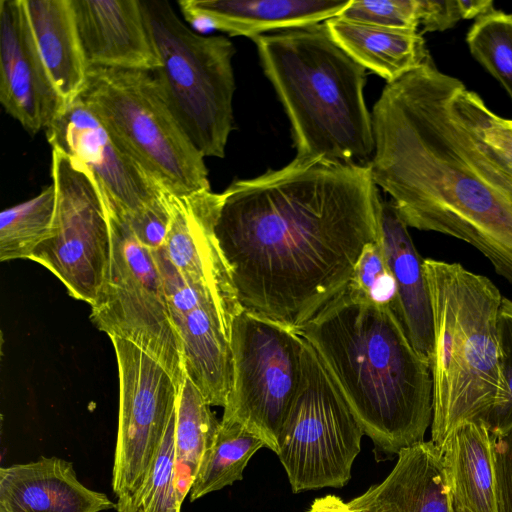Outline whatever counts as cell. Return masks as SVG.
Segmentation results:
<instances>
[{
    "instance_id": "obj_1",
    "label": "cell",
    "mask_w": 512,
    "mask_h": 512,
    "mask_svg": "<svg viewBox=\"0 0 512 512\" xmlns=\"http://www.w3.org/2000/svg\"><path fill=\"white\" fill-rule=\"evenodd\" d=\"M368 165L295 158L233 182L215 221L241 309L297 331L347 286L380 235Z\"/></svg>"
},
{
    "instance_id": "obj_2",
    "label": "cell",
    "mask_w": 512,
    "mask_h": 512,
    "mask_svg": "<svg viewBox=\"0 0 512 512\" xmlns=\"http://www.w3.org/2000/svg\"><path fill=\"white\" fill-rule=\"evenodd\" d=\"M488 109L431 59L382 90L368 167L407 226L467 242L512 283V165L486 139Z\"/></svg>"
},
{
    "instance_id": "obj_3",
    "label": "cell",
    "mask_w": 512,
    "mask_h": 512,
    "mask_svg": "<svg viewBox=\"0 0 512 512\" xmlns=\"http://www.w3.org/2000/svg\"><path fill=\"white\" fill-rule=\"evenodd\" d=\"M296 332L380 451L398 454L424 441L433 418L431 363L390 308L345 288Z\"/></svg>"
},
{
    "instance_id": "obj_4",
    "label": "cell",
    "mask_w": 512,
    "mask_h": 512,
    "mask_svg": "<svg viewBox=\"0 0 512 512\" xmlns=\"http://www.w3.org/2000/svg\"><path fill=\"white\" fill-rule=\"evenodd\" d=\"M252 40L291 123L295 158L368 165L375 141L365 68L335 43L325 23Z\"/></svg>"
},
{
    "instance_id": "obj_5",
    "label": "cell",
    "mask_w": 512,
    "mask_h": 512,
    "mask_svg": "<svg viewBox=\"0 0 512 512\" xmlns=\"http://www.w3.org/2000/svg\"><path fill=\"white\" fill-rule=\"evenodd\" d=\"M433 315V418L439 448L467 421H484L502 395L498 314L503 296L459 263L424 259Z\"/></svg>"
},
{
    "instance_id": "obj_6",
    "label": "cell",
    "mask_w": 512,
    "mask_h": 512,
    "mask_svg": "<svg viewBox=\"0 0 512 512\" xmlns=\"http://www.w3.org/2000/svg\"><path fill=\"white\" fill-rule=\"evenodd\" d=\"M141 5L160 60L151 74L165 102L204 157L223 158L233 123V43L197 33L167 1Z\"/></svg>"
},
{
    "instance_id": "obj_7",
    "label": "cell",
    "mask_w": 512,
    "mask_h": 512,
    "mask_svg": "<svg viewBox=\"0 0 512 512\" xmlns=\"http://www.w3.org/2000/svg\"><path fill=\"white\" fill-rule=\"evenodd\" d=\"M80 97L165 192L210 190L204 156L165 102L151 72L90 67Z\"/></svg>"
},
{
    "instance_id": "obj_8",
    "label": "cell",
    "mask_w": 512,
    "mask_h": 512,
    "mask_svg": "<svg viewBox=\"0 0 512 512\" xmlns=\"http://www.w3.org/2000/svg\"><path fill=\"white\" fill-rule=\"evenodd\" d=\"M229 341L232 381L222 420L241 424L278 454L300 384L304 339L241 309L232 321Z\"/></svg>"
},
{
    "instance_id": "obj_9",
    "label": "cell",
    "mask_w": 512,
    "mask_h": 512,
    "mask_svg": "<svg viewBox=\"0 0 512 512\" xmlns=\"http://www.w3.org/2000/svg\"><path fill=\"white\" fill-rule=\"evenodd\" d=\"M304 342L300 384L277 454L294 493L346 485L364 435L317 353Z\"/></svg>"
},
{
    "instance_id": "obj_10",
    "label": "cell",
    "mask_w": 512,
    "mask_h": 512,
    "mask_svg": "<svg viewBox=\"0 0 512 512\" xmlns=\"http://www.w3.org/2000/svg\"><path fill=\"white\" fill-rule=\"evenodd\" d=\"M104 201L112 255L107 281L91 306V321L109 337L128 340L144 350L181 386L185 379L181 342L156 262L125 218Z\"/></svg>"
},
{
    "instance_id": "obj_11",
    "label": "cell",
    "mask_w": 512,
    "mask_h": 512,
    "mask_svg": "<svg viewBox=\"0 0 512 512\" xmlns=\"http://www.w3.org/2000/svg\"><path fill=\"white\" fill-rule=\"evenodd\" d=\"M51 177L56 192L51 233L29 260L51 271L70 296L92 306L107 281L112 255L104 197L88 168L56 148Z\"/></svg>"
},
{
    "instance_id": "obj_12",
    "label": "cell",
    "mask_w": 512,
    "mask_h": 512,
    "mask_svg": "<svg viewBox=\"0 0 512 512\" xmlns=\"http://www.w3.org/2000/svg\"><path fill=\"white\" fill-rule=\"evenodd\" d=\"M118 366L119 410L112 490L116 512H135L168 425L180 386L134 343L110 337Z\"/></svg>"
},
{
    "instance_id": "obj_13",
    "label": "cell",
    "mask_w": 512,
    "mask_h": 512,
    "mask_svg": "<svg viewBox=\"0 0 512 512\" xmlns=\"http://www.w3.org/2000/svg\"><path fill=\"white\" fill-rule=\"evenodd\" d=\"M45 134L52 149L88 168L107 203L123 217L141 213L162 196V187L80 96L54 118Z\"/></svg>"
},
{
    "instance_id": "obj_14",
    "label": "cell",
    "mask_w": 512,
    "mask_h": 512,
    "mask_svg": "<svg viewBox=\"0 0 512 512\" xmlns=\"http://www.w3.org/2000/svg\"><path fill=\"white\" fill-rule=\"evenodd\" d=\"M166 199L170 212L167 255L188 283L212 299L230 336L241 307L214 231L221 193L210 189L175 196L166 192Z\"/></svg>"
},
{
    "instance_id": "obj_15",
    "label": "cell",
    "mask_w": 512,
    "mask_h": 512,
    "mask_svg": "<svg viewBox=\"0 0 512 512\" xmlns=\"http://www.w3.org/2000/svg\"><path fill=\"white\" fill-rule=\"evenodd\" d=\"M0 102L31 135L65 108L38 52L24 0L0 1Z\"/></svg>"
},
{
    "instance_id": "obj_16",
    "label": "cell",
    "mask_w": 512,
    "mask_h": 512,
    "mask_svg": "<svg viewBox=\"0 0 512 512\" xmlns=\"http://www.w3.org/2000/svg\"><path fill=\"white\" fill-rule=\"evenodd\" d=\"M88 67L153 72L160 60L141 0H72Z\"/></svg>"
},
{
    "instance_id": "obj_17",
    "label": "cell",
    "mask_w": 512,
    "mask_h": 512,
    "mask_svg": "<svg viewBox=\"0 0 512 512\" xmlns=\"http://www.w3.org/2000/svg\"><path fill=\"white\" fill-rule=\"evenodd\" d=\"M116 510L102 492L85 486L73 464L53 456L0 469V512H101Z\"/></svg>"
},
{
    "instance_id": "obj_18",
    "label": "cell",
    "mask_w": 512,
    "mask_h": 512,
    "mask_svg": "<svg viewBox=\"0 0 512 512\" xmlns=\"http://www.w3.org/2000/svg\"><path fill=\"white\" fill-rule=\"evenodd\" d=\"M351 0H180L197 31L216 29L253 39L263 32L313 25L336 17Z\"/></svg>"
},
{
    "instance_id": "obj_19",
    "label": "cell",
    "mask_w": 512,
    "mask_h": 512,
    "mask_svg": "<svg viewBox=\"0 0 512 512\" xmlns=\"http://www.w3.org/2000/svg\"><path fill=\"white\" fill-rule=\"evenodd\" d=\"M397 455L383 482L348 502L354 512H455L442 452L431 440Z\"/></svg>"
},
{
    "instance_id": "obj_20",
    "label": "cell",
    "mask_w": 512,
    "mask_h": 512,
    "mask_svg": "<svg viewBox=\"0 0 512 512\" xmlns=\"http://www.w3.org/2000/svg\"><path fill=\"white\" fill-rule=\"evenodd\" d=\"M379 228L380 242L396 282V316L415 350L431 363L433 315L424 259L392 200H381Z\"/></svg>"
},
{
    "instance_id": "obj_21",
    "label": "cell",
    "mask_w": 512,
    "mask_h": 512,
    "mask_svg": "<svg viewBox=\"0 0 512 512\" xmlns=\"http://www.w3.org/2000/svg\"><path fill=\"white\" fill-rule=\"evenodd\" d=\"M181 342L185 377L210 406L226 404L232 381L228 333L215 304L208 298L171 315Z\"/></svg>"
},
{
    "instance_id": "obj_22",
    "label": "cell",
    "mask_w": 512,
    "mask_h": 512,
    "mask_svg": "<svg viewBox=\"0 0 512 512\" xmlns=\"http://www.w3.org/2000/svg\"><path fill=\"white\" fill-rule=\"evenodd\" d=\"M24 6L38 52L66 107L83 92L89 69L72 0H24Z\"/></svg>"
},
{
    "instance_id": "obj_23",
    "label": "cell",
    "mask_w": 512,
    "mask_h": 512,
    "mask_svg": "<svg viewBox=\"0 0 512 512\" xmlns=\"http://www.w3.org/2000/svg\"><path fill=\"white\" fill-rule=\"evenodd\" d=\"M456 512H497L492 433L482 421L456 427L441 447Z\"/></svg>"
},
{
    "instance_id": "obj_24",
    "label": "cell",
    "mask_w": 512,
    "mask_h": 512,
    "mask_svg": "<svg viewBox=\"0 0 512 512\" xmlns=\"http://www.w3.org/2000/svg\"><path fill=\"white\" fill-rule=\"evenodd\" d=\"M331 38L353 60L394 82L431 60L422 33L347 21H324Z\"/></svg>"
},
{
    "instance_id": "obj_25",
    "label": "cell",
    "mask_w": 512,
    "mask_h": 512,
    "mask_svg": "<svg viewBox=\"0 0 512 512\" xmlns=\"http://www.w3.org/2000/svg\"><path fill=\"white\" fill-rule=\"evenodd\" d=\"M219 425L211 406L185 377L178 394L174 429V482L182 504L190 494L200 463L212 446Z\"/></svg>"
},
{
    "instance_id": "obj_26",
    "label": "cell",
    "mask_w": 512,
    "mask_h": 512,
    "mask_svg": "<svg viewBox=\"0 0 512 512\" xmlns=\"http://www.w3.org/2000/svg\"><path fill=\"white\" fill-rule=\"evenodd\" d=\"M264 446L263 440L241 424L221 420L215 440L200 463L190 501L242 480L249 460Z\"/></svg>"
},
{
    "instance_id": "obj_27",
    "label": "cell",
    "mask_w": 512,
    "mask_h": 512,
    "mask_svg": "<svg viewBox=\"0 0 512 512\" xmlns=\"http://www.w3.org/2000/svg\"><path fill=\"white\" fill-rule=\"evenodd\" d=\"M56 206L54 185L0 214V260L29 259L51 233Z\"/></svg>"
},
{
    "instance_id": "obj_28",
    "label": "cell",
    "mask_w": 512,
    "mask_h": 512,
    "mask_svg": "<svg viewBox=\"0 0 512 512\" xmlns=\"http://www.w3.org/2000/svg\"><path fill=\"white\" fill-rule=\"evenodd\" d=\"M466 41L472 56L512 99V14L492 10L477 18Z\"/></svg>"
},
{
    "instance_id": "obj_29",
    "label": "cell",
    "mask_w": 512,
    "mask_h": 512,
    "mask_svg": "<svg viewBox=\"0 0 512 512\" xmlns=\"http://www.w3.org/2000/svg\"><path fill=\"white\" fill-rule=\"evenodd\" d=\"M346 288L362 299L390 308L396 315V282L380 238L363 248Z\"/></svg>"
},
{
    "instance_id": "obj_30",
    "label": "cell",
    "mask_w": 512,
    "mask_h": 512,
    "mask_svg": "<svg viewBox=\"0 0 512 512\" xmlns=\"http://www.w3.org/2000/svg\"><path fill=\"white\" fill-rule=\"evenodd\" d=\"M174 429L175 415L168 425L135 512H181L182 503L174 482Z\"/></svg>"
},
{
    "instance_id": "obj_31",
    "label": "cell",
    "mask_w": 512,
    "mask_h": 512,
    "mask_svg": "<svg viewBox=\"0 0 512 512\" xmlns=\"http://www.w3.org/2000/svg\"><path fill=\"white\" fill-rule=\"evenodd\" d=\"M336 17L380 27L418 30L420 0H351Z\"/></svg>"
},
{
    "instance_id": "obj_32",
    "label": "cell",
    "mask_w": 512,
    "mask_h": 512,
    "mask_svg": "<svg viewBox=\"0 0 512 512\" xmlns=\"http://www.w3.org/2000/svg\"><path fill=\"white\" fill-rule=\"evenodd\" d=\"M502 395L483 421L492 434L512 426V300L503 297L498 314Z\"/></svg>"
},
{
    "instance_id": "obj_33",
    "label": "cell",
    "mask_w": 512,
    "mask_h": 512,
    "mask_svg": "<svg viewBox=\"0 0 512 512\" xmlns=\"http://www.w3.org/2000/svg\"><path fill=\"white\" fill-rule=\"evenodd\" d=\"M125 218V217H124ZM136 239L148 250L155 251L165 245L170 212L166 192L141 213L125 218Z\"/></svg>"
},
{
    "instance_id": "obj_34",
    "label": "cell",
    "mask_w": 512,
    "mask_h": 512,
    "mask_svg": "<svg viewBox=\"0 0 512 512\" xmlns=\"http://www.w3.org/2000/svg\"><path fill=\"white\" fill-rule=\"evenodd\" d=\"M495 459L497 512H512V426L492 434Z\"/></svg>"
},
{
    "instance_id": "obj_35",
    "label": "cell",
    "mask_w": 512,
    "mask_h": 512,
    "mask_svg": "<svg viewBox=\"0 0 512 512\" xmlns=\"http://www.w3.org/2000/svg\"><path fill=\"white\" fill-rule=\"evenodd\" d=\"M463 19L459 0H420V24L424 32L444 31Z\"/></svg>"
},
{
    "instance_id": "obj_36",
    "label": "cell",
    "mask_w": 512,
    "mask_h": 512,
    "mask_svg": "<svg viewBox=\"0 0 512 512\" xmlns=\"http://www.w3.org/2000/svg\"><path fill=\"white\" fill-rule=\"evenodd\" d=\"M485 135L489 143L512 165V127L490 109L485 117Z\"/></svg>"
},
{
    "instance_id": "obj_37",
    "label": "cell",
    "mask_w": 512,
    "mask_h": 512,
    "mask_svg": "<svg viewBox=\"0 0 512 512\" xmlns=\"http://www.w3.org/2000/svg\"><path fill=\"white\" fill-rule=\"evenodd\" d=\"M309 512H354L341 498L335 495H326L317 498L311 504Z\"/></svg>"
},
{
    "instance_id": "obj_38",
    "label": "cell",
    "mask_w": 512,
    "mask_h": 512,
    "mask_svg": "<svg viewBox=\"0 0 512 512\" xmlns=\"http://www.w3.org/2000/svg\"><path fill=\"white\" fill-rule=\"evenodd\" d=\"M463 19L479 18L494 10L490 0H459Z\"/></svg>"
},
{
    "instance_id": "obj_39",
    "label": "cell",
    "mask_w": 512,
    "mask_h": 512,
    "mask_svg": "<svg viewBox=\"0 0 512 512\" xmlns=\"http://www.w3.org/2000/svg\"><path fill=\"white\" fill-rule=\"evenodd\" d=\"M506 123L512 127V120L511 119H506Z\"/></svg>"
},
{
    "instance_id": "obj_40",
    "label": "cell",
    "mask_w": 512,
    "mask_h": 512,
    "mask_svg": "<svg viewBox=\"0 0 512 512\" xmlns=\"http://www.w3.org/2000/svg\"><path fill=\"white\" fill-rule=\"evenodd\" d=\"M456 512V511H455Z\"/></svg>"
}]
</instances>
